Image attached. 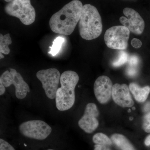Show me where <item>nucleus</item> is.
Returning <instances> with one entry per match:
<instances>
[{"instance_id": "6ab92c4d", "label": "nucleus", "mask_w": 150, "mask_h": 150, "mask_svg": "<svg viewBox=\"0 0 150 150\" xmlns=\"http://www.w3.org/2000/svg\"><path fill=\"white\" fill-rule=\"evenodd\" d=\"M142 127L145 132L148 133H150V112L144 116Z\"/></svg>"}, {"instance_id": "a878e982", "label": "nucleus", "mask_w": 150, "mask_h": 150, "mask_svg": "<svg viewBox=\"0 0 150 150\" xmlns=\"http://www.w3.org/2000/svg\"><path fill=\"white\" fill-rule=\"evenodd\" d=\"M146 146H150V135L146 138L144 142Z\"/></svg>"}, {"instance_id": "aec40b11", "label": "nucleus", "mask_w": 150, "mask_h": 150, "mask_svg": "<svg viewBox=\"0 0 150 150\" xmlns=\"http://www.w3.org/2000/svg\"><path fill=\"white\" fill-rule=\"evenodd\" d=\"M0 150H16L13 146L3 139H0Z\"/></svg>"}, {"instance_id": "f03ea898", "label": "nucleus", "mask_w": 150, "mask_h": 150, "mask_svg": "<svg viewBox=\"0 0 150 150\" xmlns=\"http://www.w3.org/2000/svg\"><path fill=\"white\" fill-rule=\"evenodd\" d=\"M79 77L76 72L67 71L61 75V86L56 92L55 103L59 111L69 110L74 106L75 102V88Z\"/></svg>"}, {"instance_id": "393cba45", "label": "nucleus", "mask_w": 150, "mask_h": 150, "mask_svg": "<svg viewBox=\"0 0 150 150\" xmlns=\"http://www.w3.org/2000/svg\"><path fill=\"white\" fill-rule=\"evenodd\" d=\"M6 87L3 84L1 81H0V95L2 96L6 92Z\"/></svg>"}, {"instance_id": "0eeeda50", "label": "nucleus", "mask_w": 150, "mask_h": 150, "mask_svg": "<svg viewBox=\"0 0 150 150\" xmlns=\"http://www.w3.org/2000/svg\"><path fill=\"white\" fill-rule=\"evenodd\" d=\"M36 76L42 84L46 96L49 99H55L60 83L61 75L59 70L55 68L40 70L36 73Z\"/></svg>"}, {"instance_id": "cd10ccee", "label": "nucleus", "mask_w": 150, "mask_h": 150, "mask_svg": "<svg viewBox=\"0 0 150 150\" xmlns=\"http://www.w3.org/2000/svg\"><path fill=\"white\" fill-rule=\"evenodd\" d=\"M4 1L6 2H10L12 1H13V0H4Z\"/></svg>"}, {"instance_id": "9d476101", "label": "nucleus", "mask_w": 150, "mask_h": 150, "mask_svg": "<svg viewBox=\"0 0 150 150\" xmlns=\"http://www.w3.org/2000/svg\"><path fill=\"white\" fill-rule=\"evenodd\" d=\"M99 113L95 103H90L87 104L83 115L78 122L80 128L88 134L93 133L99 125L97 119Z\"/></svg>"}, {"instance_id": "6e6552de", "label": "nucleus", "mask_w": 150, "mask_h": 150, "mask_svg": "<svg viewBox=\"0 0 150 150\" xmlns=\"http://www.w3.org/2000/svg\"><path fill=\"white\" fill-rule=\"evenodd\" d=\"M6 88L13 85L15 88L16 96L18 99H24L30 92V89L27 83L23 79L21 74L13 69H10V71H5L0 77Z\"/></svg>"}, {"instance_id": "7ed1b4c3", "label": "nucleus", "mask_w": 150, "mask_h": 150, "mask_svg": "<svg viewBox=\"0 0 150 150\" xmlns=\"http://www.w3.org/2000/svg\"><path fill=\"white\" fill-rule=\"evenodd\" d=\"M102 19L97 9L91 4L84 5L79 21L81 37L91 40L99 37L102 32Z\"/></svg>"}, {"instance_id": "412c9836", "label": "nucleus", "mask_w": 150, "mask_h": 150, "mask_svg": "<svg viewBox=\"0 0 150 150\" xmlns=\"http://www.w3.org/2000/svg\"><path fill=\"white\" fill-rule=\"evenodd\" d=\"M131 44L134 48H141V46H142V43L139 39L134 38L131 40Z\"/></svg>"}, {"instance_id": "ddd939ff", "label": "nucleus", "mask_w": 150, "mask_h": 150, "mask_svg": "<svg viewBox=\"0 0 150 150\" xmlns=\"http://www.w3.org/2000/svg\"><path fill=\"white\" fill-rule=\"evenodd\" d=\"M129 88L135 99L140 103L146 101L150 93V87L149 86L141 88L137 83H131L129 84Z\"/></svg>"}, {"instance_id": "dca6fc26", "label": "nucleus", "mask_w": 150, "mask_h": 150, "mask_svg": "<svg viewBox=\"0 0 150 150\" xmlns=\"http://www.w3.org/2000/svg\"><path fill=\"white\" fill-rule=\"evenodd\" d=\"M93 142L96 144L108 146L112 144V140L105 134L99 133L95 134L93 137Z\"/></svg>"}, {"instance_id": "b1692460", "label": "nucleus", "mask_w": 150, "mask_h": 150, "mask_svg": "<svg viewBox=\"0 0 150 150\" xmlns=\"http://www.w3.org/2000/svg\"><path fill=\"white\" fill-rule=\"evenodd\" d=\"M94 150H110L107 146L105 145L96 144L94 146Z\"/></svg>"}, {"instance_id": "a211bd4d", "label": "nucleus", "mask_w": 150, "mask_h": 150, "mask_svg": "<svg viewBox=\"0 0 150 150\" xmlns=\"http://www.w3.org/2000/svg\"><path fill=\"white\" fill-rule=\"evenodd\" d=\"M129 57L128 54L123 51H121L118 54V58L112 62L113 67H118L125 64L128 61Z\"/></svg>"}, {"instance_id": "2eb2a0df", "label": "nucleus", "mask_w": 150, "mask_h": 150, "mask_svg": "<svg viewBox=\"0 0 150 150\" xmlns=\"http://www.w3.org/2000/svg\"><path fill=\"white\" fill-rule=\"evenodd\" d=\"M12 40L9 33L3 35L0 34V52L8 55L10 52L8 46L12 43Z\"/></svg>"}, {"instance_id": "1a4fd4ad", "label": "nucleus", "mask_w": 150, "mask_h": 150, "mask_svg": "<svg viewBox=\"0 0 150 150\" xmlns=\"http://www.w3.org/2000/svg\"><path fill=\"white\" fill-rule=\"evenodd\" d=\"M123 13L126 17L121 16L119 21L123 26L130 32L136 35H141L145 28V22L137 11L130 8L123 9Z\"/></svg>"}, {"instance_id": "f257e3e1", "label": "nucleus", "mask_w": 150, "mask_h": 150, "mask_svg": "<svg viewBox=\"0 0 150 150\" xmlns=\"http://www.w3.org/2000/svg\"><path fill=\"white\" fill-rule=\"evenodd\" d=\"M83 6L79 0H73L64 6L50 18L49 25L51 30L62 35L72 34L79 21Z\"/></svg>"}, {"instance_id": "423d86ee", "label": "nucleus", "mask_w": 150, "mask_h": 150, "mask_svg": "<svg viewBox=\"0 0 150 150\" xmlns=\"http://www.w3.org/2000/svg\"><path fill=\"white\" fill-rule=\"evenodd\" d=\"M130 30L123 25H116L107 30L104 40L108 48L115 50H125L128 45Z\"/></svg>"}, {"instance_id": "9b49d317", "label": "nucleus", "mask_w": 150, "mask_h": 150, "mask_svg": "<svg viewBox=\"0 0 150 150\" xmlns=\"http://www.w3.org/2000/svg\"><path fill=\"white\" fill-rule=\"evenodd\" d=\"M112 81L107 76H100L94 84V92L98 101L101 104H105L110 100L112 96Z\"/></svg>"}, {"instance_id": "c85d7f7f", "label": "nucleus", "mask_w": 150, "mask_h": 150, "mask_svg": "<svg viewBox=\"0 0 150 150\" xmlns=\"http://www.w3.org/2000/svg\"><path fill=\"white\" fill-rule=\"evenodd\" d=\"M53 150V149H48V150Z\"/></svg>"}, {"instance_id": "4be33fe9", "label": "nucleus", "mask_w": 150, "mask_h": 150, "mask_svg": "<svg viewBox=\"0 0 150 150\" xmlns=\"http://www.w3.org/2000/svg\"><path fill=\"white\" fill-rule=\"evenodd\" d=\"M139 62V59L136 56H131L129 60V64L131 67H135Z\"/></svg>"}, {"instance_id": "39448f33", "label": "nucleus", "mask_w": 150, "mask_h": 150, "mask_svg": "<svg viewBox=\"0 0 150 150\" xmlns=\"http://www.w3.org/2000/svg\"><path fill=\"white\" fill-rule=\"evenodd\" d=\"M18 130L23 137L33 139L43 140L51 134L52 129L45 121L33 120L21 123L18 126Z\"/></svg>"}, {"instance_id": "4468645a", "label": "nucleus", "mask_w": 150, "mask_h": 150, "mask_svg": "<svg viewBox=\"0 0 150 150\" xmlns=\"http://www.w3.org/2000/svg\"><path fill=\"white\" fill-rule=\"evenodd\" d=\"M111 139L121 150H136L129 140L123 135L113 134L111 136Z\"/></svg>"}, {"instance_id": "bb28decb", "label": "nucleus", "mask_w": 150, "mask_h": 150, "mask_svg": "<svg viewBox=\"0 0 150 150\" xmlns=\"http://www.w3.org/2000/svg\"><path fill=\"white\" fill-rule=\"evenodd\" d=\"M4 56L3 55L2 53H0V59H4Z\"/></svg>"}, {"instance_id": "5701e85b", "label": "nucleus", "mask_w": 150, "mask_h": 150, "mask_svg": "<svg viewBox=\"0 0 150 150\" xmlns=\"http://www.w3.org/2000/svg\"><path fill=\"white\" fill-rule=\"evenodd\" d=\"M127 73L130 76H134L137 74V69L134 67H131L127 70Z\"/></svg>"}, {"instance_id": "20e7f679", "label": "nucleus", "mask_w": 150, "mask_h": 150, "mask_svg": "<svg viewBox=\"0 0 150 150\" xmlns=\"http://www.w3.org/2000/svg\"><path fill=\"white\" fill-rule=\"evenodd\" d=\"M4 10L6 13L17 18L25 25L35 21V11L30 0H13L6 5Z\"/></svg>"}, {"instance_id": "f3484780", "label": "nucleus", "mask_w": 150, "mask_h": 150, "mask_svg": "<svg viewBox=\"0 0 150 150\" xmlns=\"http://www.w3.org/2000/svg\"><path fill=\"white\" fill-rule=\"evenodd\" d=\"M65 41V39L62 37H58L54 40L53 45L51 47L48 54H51L52 56H55L58 54L62 48V45Z\"/></svg>"}, {"instance_id": "f8f14e48", "label": "nucleus", "mask_w": 150, "mask_h": 150, "mask_svg": "<svg viewBox=\"0 0 150 150\" xmlns=\"http://www.w3.org/2000/svg\"><path fill=\"white\" fill-rule=\"evenodd\" d=\"M112 97L115 103L121 107H131L134 105L130 89L126 84H114L112 86Z\"/></svg>"}]
</instances>
